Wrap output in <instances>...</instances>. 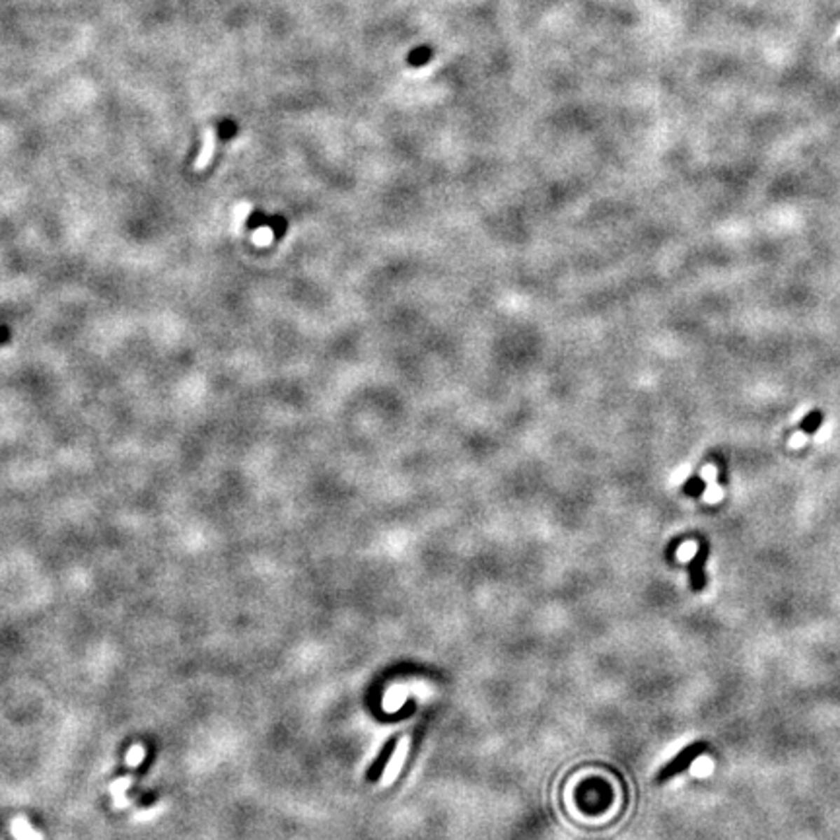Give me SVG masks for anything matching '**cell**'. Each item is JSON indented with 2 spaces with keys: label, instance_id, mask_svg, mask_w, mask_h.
<instances>
[{
  "label": "cell",
  "instance_id": "6da1fadb",
  "mask_svg": "<svg viewBox=\"0 0 840 840\" xmlns=\"http://www.w3.org/2000/svg\"><path fill=\"white\" fill-rule=\"evenodd\" d=\"M706 751H708V743H706V741H694V743H691L689 747H684L683 751H679V753L658 772V778H656L658 780V784H666L667 780L675 778L677 774L689 771V769L693 766V762L696 761L701 755L706 753Z\"/></svg>",
  "mask_w": 840,
  "mask_h": 840
},
{
  "label": "cell",
  "instance_id": "7a4b0ae2",
  "mask_svg": "<svg viewBox=\"0 0 840 840\" xmlns=\"http://www.w3.org/2000/svg\"><path fill=\"white\" fill-rule=\"evenodd\" d=\"M708 553H710V545L706 539H701L698 549L694 553L693 560L689 564V578H691V588L694 591H702L706 588V574H704V566L708 560Z\"/></svg>",
  "mask_w": 840,
  "mask_h": 840
},
{
  "label": "cell",
  "instance_id": "3957f363",
  "mask_svg": "<svg viewBox=\"0 0 840 840\" xmlns=\"http://www.w3.org/2000/svg\"><path fill=\"white\" fill-rule=\"evenodd\" d=\"M407 753H408V739L407 737H403V739H399L397 745H395V749H393V755H391L390 762H387V769H385V774H383V784H391L393 780L397 778L399 771L403 769V762H405V759H407Z\"/></svg>",
  "mask_w": 840,
  "mask_h": 840
},
{
  "label": "cell",
  "instance_id": "277c9868",
  "mask_svg": "<svg viewBox=\"0 0 840 840\" xmlns=\"http://www.w3.org/2000/svg\"><path fill=\"white\" fill-rule=\"evenodd\" d=\"M214 152H216V130L207 129L205 130V135H202V144H200L199 156H197L195 164H193V170H195V172H205L208 167V164L212 162Z\"/></svg>",
  "mask_w": 840,
  "mask_h": 840
},
{
  "label": "cell",
  "instance_id": "5b68a950",
  "mask_svg": "<svg viewBox=\"0 0 840 840\" xmlns=\"http://www.w3.org/2000/svg\"><path fill=\"white\" fill-rule=\"evenodd\" d=\"M395 745H397V739H390V741L385 743V747L381 749V753L376 757V761L372 762V766H370L368 772H366V778L370 780V782H378V780L381 778L383 771L387 769V762H390Z\"/></svg>",
  "mask_w": 840,
  "mask_h": 840
},
{
  "label": "cell",
  "instance_id": "8992f818",
  "mask_svg": "<svg viewBox=\"0 0 840 840\" xmlns=\"http://www.w3.org/2000/svg\"><path fill=\"white\" fill-rule=\"evenodd\" d=\"M10 829H12V834H14L18 840H43V836L35 831V829H32V825L27 823L24 817H16V819L12 821V825H10Z\"/></svg>",
  "mask_w": 840,
  "mask_h": 840
},
{
  "label": "cell",
  "instance_id": "52a82bcc",
  "mask_svg": "<svg viewBox=\"0 0 840 840\" xmlns=\"http://www.w3.org/2000/svg\"><path fill=\"white\" fill-rule=\"evenodd\" d=\"M821 425H823V413H821V411H811L809 415L804 416V420H801V425H799V430L804 434H807V436H813V434L821 428Z\"/></svg>",
  "mask_w": 840,
  "mask_h": 840
},
{
  "label": "cell",
  "instance_id": "ba28073f",
  "mask_svg": "<svg viewBox=\"0 0 840 840\" xmlns=\"http://www.w3.org/2000/svg\"><path fill=\"white\" fill-rule=\"evenodd\" d=\"M704 490H706V481L698 475L691 476L683 486V493L687 494V496H693V498H698Z\"/></svg>",
  "mask_w": 840,
  "mask_h": 840
},
{
  "label": "cell",
  "instance_id": "9c48e42d",
  "mask_svg": "<svg viewBox=\"0 0 840 840\" xmlns=\"http://www.w3.org/2000/svg\"><path fill=\"white\" fill-rule=\"evenodd\" d=\"M273 240H275V234H273L269 226H261L252 234V243L257 245V247H267V245L273 243Z\"/></svg>",
  "mask_w": 840,
  "mask_h": 840
},
{
  "label": "cell",
  "instance_id": "30bf717a",
  "mask_svg": "<svg viewBox=\"0 0 840 840\" xmlns=\"http://www.w3.org/2000/svg\"><path fill=\"white\" fill-rule=\"evenodd\" d=\"M144 755H146V749H144V745L142 743H135V745L130 747L129 753H127V766H130V769H137V766H140V762L144 761Z\"/></svg>",
  "mask_w": 840,
  "mask_h": 840
},
{
  "label": "cell",
  "instance_id": "8fae6325",
  "mask_svg": "<svg viewBox=\"0 0 840 840\" xmlns=\"http://www.w3.org/2000/svg\"><path fill=\"white\" fill-rule=\"evenodd\" d=\"M130 784H132V778H130V776H123V778L113 782L111 786H109V792H111L113 797L125 796V792L130 788Z\"/></svg>",
  "mask_w": 840,
  "mask_h": 840
},
{
  "label": "cell",
  "instance_id": "7c38bea8",
  "mask_svg": "<svg viewBox=\"0 0 840 840\" xmlns=\"http://www.w3.org/2000/svg\"><path fill=\"white\" fill-rule=\"evenodd\" d=\"M160 809H156V807H152V811H148V813H139L137 815V819H150V817H154V815L158 813Z\"/></svg>",
  "mask_w": 840,
  "mask_h": 840
}]
</instances>
